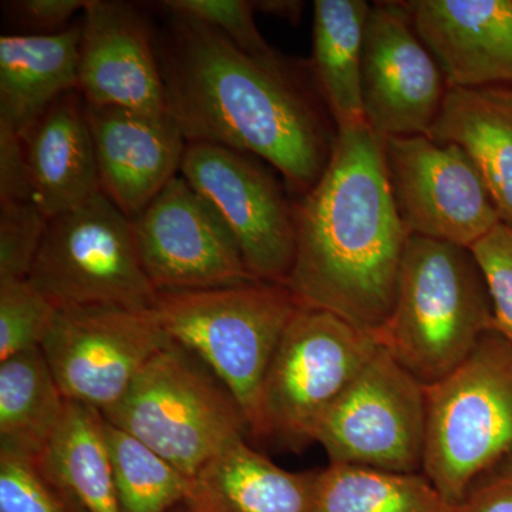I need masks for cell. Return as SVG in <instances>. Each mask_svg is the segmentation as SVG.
Listing matches in <instances>:
<instances>
[{
	"label": "cell",
	"mask_w": 512,
	"mask_h": 512,
	"mask_svg": "<svg viewBox=\"0 0 512 512\" xmlns=\"http://www.w3.org/2000/svg\"><path fill=\"white\" fill-rule=\"evenodd\" d=\"M156 47L168 109L187 143L258 157L298 195L318 183L338 133L289 64L266 66L210 26L177 16Z\"/></svg>",
	"instance_id": "6da1fadb"
},
{
	"label": "cell",
	"mask_w": 512,
	"mask_h": 512,
	"mask_svg": "<svg viewBox=\"0 0 512 512\" xmlns=\"http://www.w3.org/2000/svg\"><path fill=\"white\" fill-rule=\"evenodd\" d=\"M325 173L293 202L296 255L286 286L302 305L375 336L392 315L410 234L369 124L336 131Z\"/></svg>",
	"instance_id": "7a4b0ae2"
},
{
	"label": "cell",
	"mask_w": 512,
	"mask_h": 512,
	"mask_svg": "<svg viewBox=\"0 0 512 512\" xmlns=\"http://www.w3.org/2000/svg\"><path fill=\"white\" fill-rule=\"evenodd\" d=\"M493 330V305L470 248L410 235L380 348L424 386L457 369Z\"/></svg>",
	"instance_id": "3957f363"
},
{
	"label": "cell",
	"mask_w": 512,
	"mask_h": 512,
	"mask_svg": "<svg viewBox=\"0 0 512 512\" xmlns=\"http://www.w3.org/2000/svg\"><path fill=\"white\" fill-rule=\"evenodd\" d=\"M301 306L288 286L252 281L158 292L153 312L171 340L194 353L227 386L254 436L262 383Z\"/></svg>",
	"instance_id": "277c9868"
},
{
	"label": "cell",
	"mask_w": 512,
	"mask_h": 512,
	"mask_svg": "<svg viewBox=\"0 0 512 512\" xmlns=\"http://www.w3.org/2000/svg\"><path fill=\"white\" fill-rule=\"evenodd\" d=\"M512 454V345L491 330L450 375L426 386L423 470L446 500Z\"/></svg>",
	"instance_id": "5b68a950"
},
{
	"label": "cell",
	"mask_w": 512,
	"mask_h": 512,
	"mask_svg": "<svg viewBox=\"0 0 512 512\" xmlns=\"http://www.w3.org/2000/svg\"><path fill=\"white\" fill-rule=\"evenodd\" d=\"M101 414L188 478L249 431L244 410L227 386L194 353L174 342Z\"/></svg>",
	"instance_id": "8992f818"
},
{
	"label": "cell",
	"mask_w": 512,
	"mask_h": 512,
	"mask_svg": "<svg viewBox=\"0 0 512 512\" xmlns=\"http://www.w3.org/2000/svg\"><path fill=\"white\" fill-rule=\"evenodd\" d=\"M379 349L372 333L335 313L302 305L262 383L254 437L301 448Z\"/></svg>",
	"instance_id": "52a82bcc"
},
{
	"label": "cell",
	"mask_w": 512,
	"mask_h": 512,
	"mask_svg": "<svg viewBox=\"0 0 512 512\" xmlns=\"http://www.w3.org/2000/svg\"><path fill=\"white\" fill-rule=\"evenodd\" d=\"M29 281L57 309L147 311L158 296L141 264L130 218L103 191L50 218Z\"/></svg>",
	"instance_id": "ba28073f"
},
{
	"label": "cell",
	"mask_w": 512,
	"mask_h": 512,
	"mask_svg": "<svg viewBox=\"0 0 512 512\" xmlns=\"http://www.w3.org/2000/svg\"><path fill=\"white\" fill-rule=\"evenodd\" d=\"M313 443L330 464L421 473L426 444V386L383 348L322 417Z\"/></svg>",
	"instance_id": "9c48e42d"
},
{
	"label": "cell",
	"mask_w": 512,
	"mask_h": 512,
	"mask_svg": "<svg viewBox=\"0 0 512 512\" xmlns=\"http://www.w3.org/2000/svg\"><path fill=\"white\" fill-rule=\"evenodd\" d=\"M264 161L188 143L180 174L221 215L255 281L286 285L296 255L293 202Z\"/></svg>",
	"instance_id": "30bf717a"
},
{
	"label": "cell",
	"mask_w": 512,
	"mask_h": 512,
	"mask_svg": "<svg viewBox=\"0 0 512 512\" xmlns=\"http://www.w3.org/2000/svg\"><path fill=\"white\" fill-rule=\"evenodd\" d=\"M171 343L153 309L74 306L57 309L40 348L63 396L104 413Z\"/></svg>",
	"instance_id": "8fae6325"
},
{
	"label": "cell",
	"mask_w": 512,
	"mask_h": 512,
	"mask_svg": "<svg viewBox=\"0 0 512 512\" xmlns=\"http://www.w3.org/2000/svg\"><path fill=\"white\" fill-rule=\"evenodd\" d=\"M394 201L410 235L471 248L500 224L490 192L457 144L427 136L384 138Z\"/></svg>",
	"instance_id": "7c38bea8"
},
{
	"label": "cell",
	"mask_w": 512,
	"mask_h": 512,
	"mask_svg": "<svg viewBox=\"0 0 512 512\" xmlns=\"http://www.w3.org/2000/svg\"><path fill=\"white\" fill-rule=\"evenodd\" d=\"M131 224L141 264L158 292L255 281L221 215L181 174Z\"/></svg>",
	"instance_id": "4fadbf2b"
},
{
	"label": "cell",
	"mask_w": 512,
	"mask_h": 512,
	"mask_svg": "<svg viewBox=\"0 0 512 512\" xmlns=\"http://www.w3.org/2000/svg\"><path fill=\"white\" fill-rule=\"evenodd\" d=\"M448 86L404 2H377L366 22L362 94L369 127L384 138L429 136Z\"/></svg>",
	"instance_id": "5bb4252c"
},
{
	"label": "cell",
	"mask_w": 512,
	"mask_h": 512,
	"mask_svg": "<svg viewBox=\"0 0 512 512\" xmlns=\"http://www.w3.org/2000/svg\"><path fill=\"white\" fill-rule=\"evenodd\" d=\"M77 66V92L97 107L170 113L147 20L133 5L87 0Z\"/></svg>",
	"instance_id": "9a60e30c"
},
{
	"label": "cell",
	"mask_w": 512,
	"mask_h": 512,
	"mask_svg": "<svg viewBox=\"0 0 512 512\" xmlns=\"http://www.w3.org/2000/svg\"><path fill=\"white\" fill-rule=\"evenodd\" d=\"M101 191L133 220L180 175L187 140L171 113L86 104Z\"/></svg>",
	"instance_id": "2e32d148"
},
{
	"label": "cell",
	"mask_w": 512,
	"mask_h": 512,
	"mask_svg": "<svg viewBox=\"0 0 512 512\" xmlns=\"http://www.w3.org/2000/svg\"><path fill=\"white\" fill-rule=\"evenodd\" d=\"M448 89L512 86V0L404 2Z\"/></svg>",
	"instance_id": "e0dca14e"
},
{
	"label": "cell",
	"mask_w": 512,
	"mask_h": 512,
	"mask_svg": "<svg viewBox=\"0 0 512 512\" xmlns=\"http://www.w3.org/2000/svg\"><path fill=\"white\" fill-rule=\"evenodd\" d=\"M20 141L30 197L49 220L101 192L86 103L77 90L59 97Z\"/></svg>",
	"instance_id": "ac0fdd59"
},
{
	"label": "cell",
	"mask_w": 512,
	"mask_h": 512,
	"mask_svg": "<svg viewBox=\"0 0 512 512\" xmlns=\"http://www.w3.org/2000/svg\"><path fill=\"white\" fill-rule=\"evenodd\" d=\"M316 473H292L235 440L188 481L190 512H313Z\"/></svg>",
	"instance_id": "d6986e66"
},
{
	"label": "cell",
	"mask_w": 512,
	"mask_h": 512,
	"mask_svg": "<svg viewBox=\"0 0 512 512\" xmlns=\"http://www.w3.org/2000/svg\"><path fill=\"white\" fill-rule=\"evenodd\" d=\"M80 37V25L0 37V137L22 138L59 97L77 90Z\"/></svg>",
	"instance_id": "ffe728a7"
},
{
	"label": "cell",
	"mask_w": 512,
	"mask_h": 512,
	"mask_svg": "<svg viewBox=\"0 0 512 512\" xmlns=\"http://www.w3.org/2000/svg\"><path fill=\"white\" fill-rule=\"evenodd\" d=\"M427 137L466 151L500 221L512 228V86L448 89Z\"/></svg>",
	"instance_id": "44dd1931"
},
{
	"label": "cell",
	"mask_w": 512,
	"mask_h": 512,
	"mask_svg": "<svg viewBox=\"0 0 512 512\" xmlns=\"http://www.w3.org/2000/svg\"><path fill=\"white\" fill-rule=\"evenodd\" d=\"M366 0H316L312 74L336 131L367 124L362 94Z\"/></svg>",
	"instance_id": "7402d4cb"
},
{
	"label": "cell",
	"mask_w": 512,
	"mask_h": 512,
	"mask_svg": "<svg viewBox=\"0 0 512 512\" xmlns=\"http://www.w3.org/2000/svg\"><path fill=\"white\" fill-rule=\"evenodd\" d=\"M104 424L99 410L67 400L62 423L37 458L86 512H121Z\"/></svg>",
	"instance_id": "603a6c76"
},
{
	"label": "cell",
	"mask_w": 512,
	"mask_h": 512,
	"mask_svg": "<svg viewBox=\"0 0 512 512\" xmlns=\"http://www.w3.org/2000/svg\"><path fill=\"white\" fill-rule=\"evenodd\" d=\"M66 404L42 348L0 363V450L39 458Z\"/></svg>",
	"instance_id": "cb8c5ba5"
},
{
	"label": "cell",
	"mask_w": 512,
	"mask_h": 512,
	"mask_svg": "<svg viewBox=\"0 0 512 512\" xmlns=\"http://www.w3.org/2000/svg\"><path fill=\"white\" fill-rule=\"evenodd\" d=\"M313 512H460L423 473L329 464L316 473Z\"/></svg>",
	"instance_id": "d4e9b609"
},
{
	"label": "cell",
	"mask_w": 512,
	"mask_h": 512,
	"mask_svg": "<svg viewBox=\"0 0 512 512\" xmlns=\"http://www.w3.org/2000/svg\"><path fill=\"white\" fill-rule=\"evenodd\" d=\"M104 431L121 512H173L184 504L190 478L107 420Z\"/></svg>",
	"instance_id": "484cf974"
},
{
	"label": "cell",
	"mask_w": 512,
	"mask_h": 512,
	"mask_svg": "<svg viewBox=\"0 0 512 512\" xmlns=\"http://www.w3.org/2000/svg\"><path fill=\"white\" fill-rule=\"evenodd\" d=\"M57 306L29 278L0 281V363L40 348L56 318Z\"/></svg>",
	"instance_id": "4316f807"
},
{
	"label": "cell",
	"mask_w": 512,
	"mask_h": 512,
	"mask_svg": "<svg viewBox=\"0 0 512 512\" xmlns=\"http://www.w3.org/2000/svg\"><path fill=\"white\" fill-rule=\"evenodd\" d=\"M163 8L171 16L191 19L220 32L242 53L266 64L286 66L281 55L275 52L259 33L256 26L254 2L248 0H165Z\"/></svg>",
	"instance_id": "83f0119b"
},
{
	"label": "cell",
	"mask_w": 512,
	"mask_h": 512,
	"mask_svg": "<svg viewBox=\"0 0 512 512\" xmlns=\"http://www.w3.org/2000/svg\"><path fill=\"white\" fill-rule=\"evenodd\" d=\"M0 512H86L53 483L36 457L0 450Z\"/></svg>",
	"instance_id": "f1b7e54d"
},
{
	"label": "cell",
	"mask_w": 512,
	"mask_h": 512,
	"mask_svg": "<svg viewBox=\"0 0 512 512\" xmlns=\"http://www.w3.org/2000/svg\"><path fill=\"white\" fill-rule=\"evenodd\" d=\"M47 222L30 198H0V281L29 278Z\"/></svg>",
	"instance_id": "f546056e"
},
{
	"label": "cell",
	"mask_w": 512,
	"mask_h": 512,
	"mask_svg": "<svg viewBox=\"0 0 512 512\" xmlns=\"http://www.w3.org/2000/svg\"><path fill=\"white\" fill-rule=\"evenodd\" d=\"M493 305V330L512 345V228L500 222L470 248Z\"/></svg>",
	"instance_id": "4dcf8cb0"
},
{
	"label": "cell",
	"mask_w": 512,
	"mask_h": 512,
	"mask_svg": "<svg viewBox=\"0 0 512 512\" xmlns=\"http://www.w3.org/2000/svg\"><path fill=\"white\" fill-rule=\"evenodd\" d=\"M10 18L28 35L49 36L66 30L69 20L84 10L87 0H15L3 3Z\"/></svg>",
	"instance_id": "1f68e13d"
},
{
	"label": "cell",
	"mask_w": 512,
	"mask_h": 512,
	"mask_svg": "<svg viewBox=\"0 0 512 512\" xmlns=\"http://www.w3.org/2000/svg\"><path fill=\"white\" fill-rule=\"evenodd\" d=\"M458 508L460 512H512V454L478 478Z\"/></svg>",
	"instance_id": "d6a6232c"
},
{
	"label": "cell",
	"mask_w": 512,
	"mask_h": 512,
	"mask_svg": "<svg viewBox=\"0 0 512 512\" xmlns=\"http://www.w3.org/2000/svg\"><path fill=\"white\" fill-rule=\"evenodd\" d=\"M254 5L255 10L285 20L291 25H298L305 8V3L301 0H258Z\"/></svg>",
	"instance_id": "836d02e7"
},
{
	"label": "cell",
	"mask_w": 512,
	"mask_h": 512,
	"mask_svg": "<svg viewBox=\"0 0 512 512\" xmlns=\"http://www.w3.org/2000/svg\"><path fill=\"white\" fill-rule=\"evenodd\" d=\"M173 512H190V511H188L187 508H185L183 505V508H178V510H174Z\"/></svg>",
	"instance_id": "e575fe53"
}]
</instances>
